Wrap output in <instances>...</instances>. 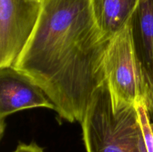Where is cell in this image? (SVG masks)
Instances as JSON below:
<instances>
[{"label":"cell","mask_w":153,"mask_h":152,"mask_svg":"<svg viewBox=\"0 0 153 152\" xmlns=\"http://www.w3.org/2000/svg\"><path fill=\"white\" fill-rule=\"evenodd\" d=\"M152 122V128H153V122Z\"/></svg>","instance_id":"obj_9"},{"label":"cell","mask_w":153,"mask_h":152,"mask_svg":"<svg viewBox=\"0 0 153 152\" xmlns=\"http://www.w3.org/2000/svg\"><path fill=\"white\" fill-rule=\"evenodd\" d=\"M110 39L99 24L94 0H43L13 67L43 89L61 119L81 123L96 91L107 81Z\"/></svg>","instance_id":"obj_1"},{"label":"cell","mask_w":153,"mask_h":152,"mask_svg":"<svg viewBox=\"0 0 153 152\" xmlns=\"http://www.w3.org/2000/svg\"><path fill=\"white\" fill-rule=\"evenodd\" d=\"M137 3L138 0H94L99 24L109 38L128 23Z\"/></svg>","instance_id":"obj_7"},{"label":"cell","mask_w":153,"mask_h":152,"mask_svg":"<svg viewBox=\"0 0 153 152\" xmlns=\"http://www.w3.org/2000/svg\"><path fill=\"white\" fill-rule=\"evenodd\" d=\"M130 23L134 50L144 80L145 104L153 122V0H138Z\"/></svg>","instance_id":"obj_6"},{"label":"cell","mask_w":153,"mask_h":152,"mask_svg":"<svg viewBox=\"0 0 153 152\" xmlns=\"http://www.w3.org/2000/svg\"><path fill=\"white\" fill-rule=\"evenodd\" d=\"M12 152H44L40 146L34 142L25 144L19 143Z\"/></svg>","instance_id":"obj_8"},{"label":"cell","mask_w":153,"mask_h":152,"mask_svg":"<svg viewBox=\"0 0 153 152\" xmlns=\"http://www.w3.org/2000/svg\"><path fill=\"white\" fill-rule=\"evenodd\" d=\"M43 0H0V68L13 66L36 26Z\"/></svg>","instance_id":"obj_4"},{"label":"cell","mask_w":153,"mask_h":152,"mask_svg":"<svg viewBox=\"0 0 153 152\" xmlns=\"http://www.w3.org/2000/svg\"><path fill=\"white\" fill-rule=\"evenodd\" d=\"M105 74L114 107L145 104L144 80L134 50L130 20L110 39L106 52Z\"/></svg>","instance_id":"obj_3"},{"label":"cell","mask_w":153,"mask_h":152,"mask_svg":"<svg viewBox=\"0 0 153 152\" xmlns=\"http://www.w3.org/2000/svg\"><path fill=\"white\" fill-rule=\"evenodd\" d=\"M34 107L55 110L43 89L13 66L0 68V136L2 137L9 115Z\"/></svg>","instance_id":"obj_5"},{"label":"cell","mask_w":153,"mask_h":152,"mask_svg":"<svg viewBox=\"0 0 153 152\" xmlns=\"http://www.w3.org/2000/svg\"><path fill=\"white\" fill-rule=\"evenodd\" d=\"M81 125L87 152H141L137 104L114 107L107 81L94 93Z\"/></svg>","instance_id":"obj_2"}]
</instances>
